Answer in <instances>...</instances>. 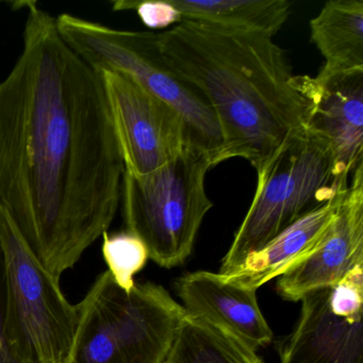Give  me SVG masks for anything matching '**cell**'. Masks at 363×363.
<instances>
[{
    "label": "cell",
    "mask_w": 363,
    "mask_h": 363,
    "mask_svg": "<svg viewBox=\"0 0 363 363\" xmlns=\"http://www.w3.org/2000/svg\"><path fill=\"white\" fill-rule=\"evenodd\" d=\"M16 5L26 21L0 82V206L60 281L113 223L125 165L101 74L37 1Z\"/></svg>",
    "instance_id": "obj_1"
},
{
    "label": "cell",
    "mask_w": 363,
    "mask_h": 363,
    "mask_svg": "<svg viewBox=\"0 0 363 363\" xmlns=\"http://www.w3.org/2000/svg\"><path fill=\"white\" fill-rule=\"evenodd\" d=\"M171 65L210 103L224 142V161L257 169L305 128L309 103L295 84L286 52L267 33L182 21L158 33Z\"/></svg>",
    "instance_id": "obj_2"
},
{
    "label": "cell",
    "mask_w": 363,
    "mask_h": 363,
    "mask_svg": "<svg viewBox=\"0 0 363 363\" xmlns=\"http://www.w3.org/2000/svg\"><path fill=\"white\" fill-rule=\"evenodd\" d=\"M256 172L254 199L223 258L220 275H228L248 254L295 220L345 192L350 182L328 142L306 127L291 135Z\"/></svg>",
    "instance_id": "obj_3"
},
{
    "label": "cell",
    "mask_w": 363,
    "mask_h": 363,
    "mask_svg": "<svg viewBox=\"0 0 363 363\" xmlns=\"http://www.w3.org/2000/svg\"><path fill=\"white\" fill-rule=\"evenodd\" d=\"M65 43L94 71L124 74L173 108L188 128L195 147L224 162V142L213 109L201 90L171 65L159 45L158 33L110 28L69 13L56 18Z\"/></svg>",
    "instance_id": "obj_4"
},
{
    "label": "cell",
    "mask_w": 363,
    "mask_h": 363,
    "mask_svg": "<svg viewBox=\"0 0 363 363\" xmlns=\"http://www.w3.org/2000/svg\"><path fill=\"white\" fill-rule=\"evenodd\" d=\"M71 363H163L186 310L163 286L101 273L77 305Z\"/></svg>",
    "instance_id": "obj_5"
},
{
    "label": "cell",
    "mask_w": 363,
    "mask_h": 363,
    "mask_svg": "<svg viewBox=\"0 0 363 363\" xmlns=\"http://www.w3.org/2000/svg\"><path fill=\"white\" fill-rule=\"evenodd\" d=\"M211 158L188 146L154 173L133 176L124 172L123 216L126 231L143 241L155 263L182 265L192 254L205 216L213 207L206 192Z\"/></svg>",
    "instance_id": "obj_6"
},
{
    "label": "cell",
    "mask_w": 363,
    "mask_h": 363,
    "mask_svg": "<svg viewBox=\"0 0 363 363\" xmlns=\"http://www.w3.org/2000/svg\"><path fill=\"white\" fill-rule=\"evenodd\" d=\"M0 246L7 276L6 335L18 363H71L78 322L56 279L33 254L0 206Z\"/></svg>",
    "instance_id": "obj_7"
},
{
    "label": "cell",
    "mask_w": 363,
    "mask_h": 363,
    "mask_svg": "<svg viewBox=\"0 0 363 363\" xmlns=\"http://www.w3.org/2000/svg\"><path fill=\"white\" fill-rule=\"evenodd\" d=\"M125 171L145 176L179 156L191 141L179 114L124 74L101 72Z\"/></svg>",
    "instance_id": "obj_8"
},
{
    "label": "cell",
    "mask_w": 363,
    "mask_h": 363,
    "mask_svg": "<svg viewBox=\"0 0 363 363\" xmlns=\"http://www.w3.org/2000/svg\"><path fill=\"white\" fill-rule=\"evenodd\" d=\"M363 267V164L357 167L337 216L324 239L303 262L279 277L277 291L286 301L337 286Z\"/></svg>",
    "instance_id": "obj_9"
},
{
    "label": "cell",
    "mask_w": 363,
    "mask_h": 363,
    "mask_svg": "<svg viewBox=\"0 0 363 363\" xmlns=\"http://www.w3.org/2000/svg\"><path fill=\"white\" fill-rule=\"evenodd\" d=\"M309 103L306 128L328 142L342 171L352 178L363 164V69L329 76H295Z\"/></svg>",
    "instance_id": "obj_10"
},
{
    "label": "cell",
    "mask_w": 363,
    "mask_h": 363,
    "mask_svg": "<svg viewBox=\"0 0 363 363\" xmlns=\"http://www.w3.org/2000/svg\"><path fill=\"white\" fill-rule=\"evenodd\" d=\"M301 301L296 326L280 343V363H363V314L342 310L331 288Z\"/></svg>",
    "instance_id": "obj_11"
},
{
    "label": "cell",
    "mask_w": 363,
    "mask_h": 363,
    "mask_svg": "<svg viewBox=\"0 0 363 363\" xmlns=\"http://www.w3.org/2000/svg\"><path fill=\"white\" fill-rule=\"evenodd\" d=\"M176 290L186 313L222 327L252 350L271 343L273 333L259 307L257 291L207 271L184 274L176 282Z\"/></svg>",
    "instance_id": "obj_12"
},
{
    "label": "cell",
    "mask_w": 363,
    "mask_h": 363,
    "mask_svg": "<svg viewBox=\"0 0 363 363\" xmlns=\"http://www.w3.org/2000/svg\"><path fill=\"white\" fill-rule=\"evenodd\" d=\"M346 191L301 216L262 247L248 254L230 274L220 275L227 282L257 291L267 282L288 273L320 245L335 220Z\"/></svg>",
    "instance_id": "obj_13"
},
{
    "label": "cell",
    "mask_w": 363,
    "mask_h": 363,
    "mask_svg": "<svg viewBox=\"0 0 363 363\" xmlns=\"http://www.w3.org/2000/svg\"><path fill=\"white\" fill-rule=\"evenodd\" d=\"M311 40L325 63L318 75L363 69V1L333 0L310 22Z\"/></svg>",
    "instance_id": "obj_14"
},
{
    "label": "cell",
    "mask_w": 363,
    "mask_h": 363,
    "mask_svg": "<svg viewBox=\"0 0 363 363\" xmlns=\"http://www.w3.org/2000/svg\"><path fill=\"white\" fill-rule=\"evenodd\" d=\"M163 363H263L257 350L222 327L186 313Z\"/></svg>",
    "instance_id": "obj_15"
},
{
    "label": "cell",
    "mask_w": 363,
    "mask_h": 363,
    "mask_svg": "<svg viewBox=\"0 0 363 363\" xmlns=\"http://www.w3.org/2000/svg\"><path fill=\"white\" fill-rule=\"evenodd\" d=\"M182 21L254 29L275 37L291 13L288 0H169Z\"/></svg>",
    "instance_id": "obj_16"
},
{
    "label": "cell",
    "mask_w": 363,
    "mask_h": 363,
    "mask_svg": "<svg viewBox=\"0 0 363 363\" xmlns=\"http://www.w3.org/2000/svg\"><path fill=\"white\" fill-rule=\"evenodd\" d=\"M101 252L110 275L126 291L135 286V276L144 269L150 259L143 241L126 230L104 233Z\"/></svg>",
    "instance_id": "obj_17"
},
{
    "label": "cell",
    "mask_w": 363,
    "mask_h": 363,
    "mask_svg": "<svg viewBox=\"0 0 363 363\" xmlns=\"http://www.w3.org/2000/svg\"><path fill=\"white\" fill-rule=\"evenodd\" d=\"M135 10L144 25L152 30L169 28L182 22L179 12L171 5L169 0H120L114 1L113 11Z\"/></svg>",
    "instance_id": "obj_18"
},
{
    "label": "cell",
    "mask_w": 363,
    "mask_h": 363,
    "mask_svg": "<svg viewBox=\"0 0 363 363\" xmlns=\"http://www.w3.org/2000/svg\"><path fill=\"white\" fill-rule=\"evenodd\" d=\"M6 314H7V276L5 258L0 246V363H18L14 358L6 335Z\"/></svg>",
    "instance_id": "obj_19"
}]
</instances>
